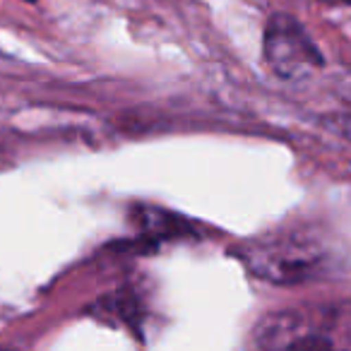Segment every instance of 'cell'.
I'll return each mask as SVG.
<instances>
[{
  "mask_svg": "<svg viewBox=\"0 0 351 351\" xmlns=\"http://www.w3.org/2000/svg\"><path fill=\"white\" fill-rule=\"evenodd\" d=\"M258 349H351V306L293 308L255 325Z\"/></svg>",
  "mask_w": 351,
  "mask_h": 351,
  "instance_id": "cell-2",
  "label": "cell"
},
{
  "mask_svg": "<svg viewBox=\"0 0 351 351\" xmlns=\"http://www.w3.org/2000/svg\"><path fill=\"white\" fill-rule=\"evenodd\" d=\"M327 3H346V5H351V0H327Z\"/></svg>",
  "mask_w": 351,
  "mask_h": 351,
  "instance_id": "cell-6",
  "label": "cell"
},
{
  "mask_svg": "<svg viewBox=\"0 0 351 351\" xmlns=\"http://www.w3.org/2000/svg\"><path fill=\"white\" fill-rule=\"evenodd\" d=\"M339 94H341V99H344V101L351 106V73H349V75H344V80H341Z\"/></svg>",
  "mask_w": 351,
  "mask_h": 351,
  "instance_id": "cell-5",
  "label": "cell"
},
{
  "mask_svg": "<svg viewBox=\"0 0 351 351\" xmlns=\"http://www.w3.org/2000/svg\"><path fill=\"white\" fill-rule=\"evenodd\" d=\"M239 258L253 277L289 287L332 277L344 263V250L317 226H293L243 243Z\"/></svg>",
  "mask_w": 351,
  "mask_h": 351,
  "instance_id": "cell-1",
  "label": "cell"
},
{
  "mask_svg": "<svg viewBox=\"0 0 351 351\" xmlns=\"http://www.w3.org/2000/svg\"><path fill=\"white\" fill-rule=\"evenodd\" d=\"M335 125H337V130H339L341 135L351 142V108L346 113H341V116L335 118Z\"/></svg>",
  "mask_w": 351,
  "mask_h": 351,
  "instance_id": "cell-4",
  "label": "cell"
},
{
  "mask_svg": "<svg viewBox=\"0 0 351 351\" xmlns=\"http://www.w3.org/2000/svg\"><path fill=\"white\" fill-rule=\"evenodd\" d=\"M265 58L284 80H303L322 68V56L303 25L293 17L274 15L265 32Z\"/></svg>",
  "mask_w": 351,
  "mask_h": 351,
  "instance_id": "cell-3",
  "label": "cell"
}]
</instances>
